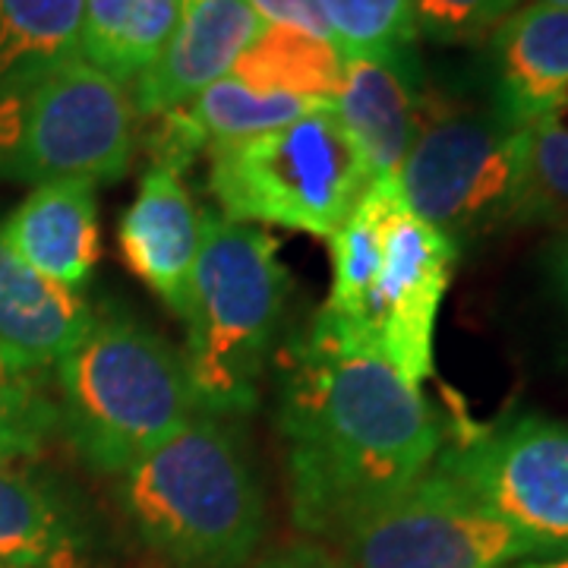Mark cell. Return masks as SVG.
<instances>
[{"mask_svg": "<svg viewBox=\"0 0 568 568\" xmlns=\"http://www.w3.org/2000/svg\"><path fill=\"white\" fill-rule=\"evenodd\" d=\"M95 186L92 181L39 183L0 222V237L22 263L80 294L102 256Z\"/></svg>", "mask_w": 568, "mask_h": 568, "instance_id": "5bb4252c", "label": "cell"}, {"mask_svg": "<svg viewBox=\"0 0 568 568\" xmlns=\"http://www.w3.org/2000/svg\"><path fill=\"white\" fill-rule=\"evenodd\" d=\"M515 0H414L417 36L439 44H467L489 36Z\"/></svg>", "mask_w": 568, "mask_h": 568, "instance_id": "d4e9b609", "label": "cell"}, {"mask_svg": "<svg viewBox=\"0 0 568 568\" xmlns=\"http://www.w3.org/2000/svg\"><path fill=\"white\" fill-rule=\"evenodd\" d=\"M253 13L263 26H282V29H297L313 39L332 41V32L325 26L323 10L316 0H246ZM335 44V41H332Z\"/></svg>", "mask_w": 568, "mask_h": 568, "instance_id": "484cf974", "label": "cell"}, {"mask_svg": "<svg viewBox=\"0 0 568 568\" xmlns=\"http://www.w3.org/2000/svg\"><path fill=\"white\" fill-rule=\"evenodd\" d=\"M345 61L414 54V0H316Z\"/></svg>", "mask_w": 568, "mask_h": 568, "instance_id": "7402d4cb", "label": "cell"}, {"mask_svg": "<svg viewBox=\"0 0 568 568\" xmlns=\"http://www.w3.org/2000/svg\"><path fill=\"white\" fill-rule=\"evenodd\" d=\"M414 54L345 61L332 111L364 162L369 183L398 181L424 118Z\"/></svg>", "mask_w": 568, "mask_h": 568, "instance_id": "7c38bea8", "label": "cell"}, {"mask_svg": "<svg viewBox=\"0 0 568 568\" xmlns=\"http://www.w3.org/2000/svg\"><path fill=\"white\" fill-rule=\"evenodd\" d=\"M58 424V407L44 398L32 376L0 383V467L36 458Z\"/></svg>", "mask_w": 568, "mask_h": 568, "instance_id": "cb8c5ba5", "label": "cell"}, {"mask_svg": "<svg viewBox=\"0 0 568 568\" xmlns=\"http://www.w3.org/2000/svg\"><path fill=\"white\" fill-rule=\"evenodd\" d=\"M547 265H549V278H552L556 291H559V297H562L568 306V227H566V234H562L556 244L549 246Z\"/></svg>", "mask_w": 568, "mask_h": 568, "instance_id": "83f0119b", "label": "cell"}, {"mask_svg": "<svg viewBox=\"0 0 568 568\" xmlns=\"http://www.w3.org/2000/svg\"><path fill=\"white\" fill-rule=\"evenodd\" d=\"M121 499L142 540L181 568L244 566L265 528L241 436L205 410L121 474Z\"/></svg>", "mask_w": 568, "mask_h": 568, "instance_id": "3957f363", "label": "cell"}, {"mask_svg": "<svg viewBox=\"0 0 568 568\" xmlns=\"http://www.w3.org/2000/svg\"><path fill=\"white\" fill-rule=\"evenodd\" d=\"M351 568H508L556 552L429 467L332 537Z\"/></svg>", "mask_w": 568, "mask_h": 568, "instance_id": "9c48e42d", "label": "cell"}, {"mask_svg": "<svg viewBox=\"0 0 568 568\" xmlns=\"http://www.w3.org/2000/svg\"><path fill=\"white\" fill-rule=\"evenodd\" d=\"M332 102H310L294 95H268L256 92L234 77L212 82L190 104L178 108L193 136L203 142V149L215 142L246 140L268 130H278L287 123L301 121L306 114L328 108Z\"/></svg>", "mask_w": 568, "mask_h": 568, "instance_id": "ffe728a7", "label": "cell"}, {"mask_svg": "<svg viewBox=\"0 0 568 568\" xmlns=\"http://www.w3.org/2000/svg\"><path fill=\"white\" fill-rule=\"evenodd\" d=\"M85 0H0V80L77 58Z\"/></svg>", "mask_w": 568, "mask_h": 568, "instance_id": "44dd1931", "label": "cell"}, {"mask_svg": "<svg viewBox=\"0 0 568 568\" xmlns=\"http://www.w3.org/2000/svg\"><path fill=\"white\" fill-rule=\"evenodd\" d=\"M130 89L77 58L0 80V181H121L133 159Z\"/></svg>", "mask_w": 568, "mask_h": 568, "instance_id": "8992f818", "label": "cell"}, {"mask_svg": "<svg viewBox=\"0 0 568 568\" xmlns=\"http://www.w3.org/2000/svg\"><path fill=\"white\" fill-rule=\"evenodd\" d=\"M95 323L80 291L41 278L0 237V354L22 373L58 366Z\"/></svg>", "mask_w": 568, "mask_h": 568, "instance_id": "9a60e30c", "label": "cell"}, {"mask_svg": "<svg viewBox=\"0 0 568 568\" xmlns=\"http://www.w3.org/2000/svg\"><path fill=\"white\" fill-rule=\"evenodd\" d=\"M54 369L63 433L102 474H126L200 414L181 354L126 316H95Z\"/></svg>", "mask_w": 568, "mask_h": 568, "instance_id": "277c9868", "label": "cell"}, {"mask_svg": "<svg viewBox=\"0 0 568 568\" xmlns=\"http://www.w3.org/2000/svg\"><path fill=\"white\" fill-rule=\"evenodd\" d=\"M181 0H85L77 54L99 73L133 89L159 61Z\"/></svg>", "mask_w": 568, "mask_h": 568, "instance_id": "e0dca14e", "label": "cell"}, {"mask_svg": "<svg viewBox=\"0 0 568 568\" xmlns=\"http://www.w3.org/2000/svg\"><path fill=\"white\" fill-rule=\"evenodd\" d=\"M515 3H521V0H515ZM525 3H549V7H562V10H568V0H525Z\"/></svg>", "mask_w": 568, "mask_h": 568, "instance_id": "f546056e", "label": "cell"}, {"mask_svg": "<svg viewBox=\"0 0 568 568\" xmlns=\"http://www.w3.org/2000/svg\"><path fill=\"white\" fill-rule=\"evenodd\" d=\"M278 250L263 227L205 212L203 246L183 310V364L205 414H250L260 402V376L287 297Z\"/></svg>", "mask_w": 568, "mask_h": 568, "instance_id": "5b68a950", "label": "cell"}, {"mask_svg": "<svg viewBox=\"0 0 568 568\" xmlns=\"http://www.w3.org/2000/svg\"><path fill=\"white\" fill-rule=\"evenodd\" d=\"M369 186L332 104L246 140L209 145V190L224 219L332 241Z\"/></svg>", "mask_w": 568, "mask_h": 568, "instance_id": "52a82bcc", "label": "cell"}, {"mask_svg": "<svg viewBox=\"0 0 568 568\" xmlns=\"http://www.w3.org/2000/svg\"><path fill=\"white\" fill-rule=\"evenodd\" d=\"M345 58L332 41L313 39L297 29L263 26L246 44L231 77L256 92L332 102L342 82Z\"/></svg>", "mask_w": 568, "mask_h": 568, "instance_id": "ac0fdd59", "label": "cell"}, {"mask_svg": "<svg viewBox=\"0 0 568 568\" xmlns=\"http://www.w3.org/2000/svg\"><path fill=\"white\" fill-rule=\"evenodd\" d=\"M433 467L549 549H568V424L525 414L474 433Z\"/></svg>", "mask_w": 568, "mask_h": 568, "instance_id": "30bf717a", "label": "cell"}, {"mask_svg": "<svg viewBox=\"0 0 568 568\" xmlns=\"http://www.w3.org/2000/svg\"><path fill=\"white\" fill-rule=\"evenodd\" d=\"M205 212L181 181V171L152 164L121 222L126 265L171 313L183 320L193 268L203 246Z\"/></svg>", "mask_w": 568, "mask_h": 568, "instance_id": "4fadbf2b", "label": "cell"}, {"mask_svg": "<svg viewBox=\"0 0 568 568\" xmlns=\"http://www.w3.org/2000/svg\"><path fill=\"white\" fill-rule=\"evenodd\" d=\"M508 568H568V549H556V552H544V556H530Z\"/></svg>", "mask_w": 568, "mask_h": 568, "instance_id": "f1b7e54d", "label": "cell"}, {"mask_svg": "<svg viewBox=\"0 0 568 568\" xmlns=\"http://www.w3.org/2000/svg\"><path fill=\"white\" fill-rule=\"evenodd\" d=\"M278 426L294 521L325 540L424 477L443 448L420 386L316 320L287 351Z\"/></svg>", "mask_w": 568, "mask_h": 568, "instance_id": "6da1fadb", "label": "cell"}, {"mask_svg": "<svg viewBox=\"0 0 568 568\" xmlns=\"http://www.w3.org/2000/svg\"><path fill=\"white\" fill-rule=\"evenodd\" d=\"M0 568H3V566H0Z\"/></svg>", "mask_w": 568, "mask_h": 568, "instance_id": "4dcf8cb0", "label": "cell"}, {"mask_svg": "<svg viewBox=\"0 0 568 568\" xmlns=\"http://www.w3.org/2000/svg\"><path fill=\"white\" fill-rule=\"evenodd\" d=\"M493 39L496 108L511 121L534 123L568 92V10L549 3L511 7Z\"/></svg>", "mask_w": 568, "mask_h": 568, "instance_id": "2e32d148", "label": "cell"}, {"mask_svg": "<svg viewBox=\"0 0 568 568\" xmlns=\"http://www.w3.org/2000/svg\"><path fill=\"white\" fill-rule=\"evenodd\" d=\"M263 568H351L335 552V549L323 547V544H313V540H304V544H294V547L278 549L275 556L265 559Z\"/></svg>", "mask_w": 568, "mask_h": 568, "instance_id": "4316f807", "label": "cell"}, {"mask_svg": "<svg viewBox=\"0 0 568 568\" xmlns=\"http://www.w3.org/2000/svg\"><path fill=\"white\" fill-rule=\"evenodd\" d=\"M528 174V126L493 108L429 111L398 171L407 205L462 250L518 224Z\"/></svg>", "mask_w": 568, "mask_h": 568, "instance_id": "ba28073f", "label": "cell"}, {"mask_svg": "<svg viewBox=\"0 0 568 568\" xmlns=\"http://www.w3.org/2000/svg\"><path fill=\"white\" fill-rule=\"evenodd\" d=\"M518 224L568 227V92L528 123V174Z\"/></svg>", "mask_w": 568, "mask_h": 568, "instance_id": "603a6c76", "label": "cell"}, {"mask_svg": "<svg viewBox=\"0 0 568 568\" xmlns=\"http://www.w3.org/2000/svg\"><path fill=\"white\" fill-rule=\"evenodd\" d=\"M0 566L80 568L61 503L17 467H0Z\"/></svg>", "mask_w": 568, "mask_h": 568, "instance_id": "d6986e66", "label": "cell"}, {"mask_svg": "<svg viewBox=\"0 0 568 568\" xmlns=\"http://www.w3.org/2000/svg\"><path fill=\"white\" fill-rule=\"evenodd\" d=\"M260 29L263 22L246 0H181L178 26L159 61L130 89L136 114L178 111L212 82L231 77Z\"/></svg>", "mask_w": 568, "mask_h": 568, "instance_id": "8fae6325", "label": "cell"}, {"mask_svg": "<svg viewBox=\"0 0 568 568\" xmlns=\"http://www.w3.org/2000/svg\"><path fill=\"white\" fill-rule=\"evenodd\" d=\"M458 256L462 250L407 205L398 181H373L332 234V291L316 323L424 386Z\"/></svg>", "mask_w": 568, "mask_h": 568, "instance_id": "7a4b0ae2", "label": "cell"}]
</instances>
